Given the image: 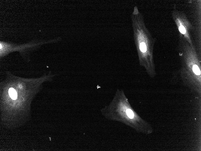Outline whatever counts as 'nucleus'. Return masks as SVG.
<instances>
[{"label":"nucleus","mask_w":201,"mask_h":151,"mask_svg":"<svg viewBox=\"0 0 201 151\" xmlns=\"http://www.w3.org/2000/svg\"><path fill=\"white\" fill-rule=\"evenodd\" d=\"M171 14L177 28L179 37L183 38L191 44H194L191 36L194 27L186 14L183 11L175 9L172 11Z\"/></svg>","instance_id":"obj_3"},{"label":"nucleus","mask_w":201,"mask_h":151,"mask_svg":"<svg viewBox=\"0 0 201 151\" xmlns=\"http://www.w3.org/2000/svg\"><path fill=\"white\" fill-rule=\"evenodd\" d=\"M178 49L181 67V78L192 84L200 85L201 80V55L194 44H191L179 37Z\"/></svg>","instance_id":"obj_2"},{"label":"nucleus","mask_w":201,"mask_h":151,"mask_svg":"<svg viewBox=\"0 0 201 151\" xmlns=\"http://www.w3.org/2000/svg\"><path fill=\"white\" fill-rule=\"evenodd\" d=\"M47 42H32L16 44L3 41L0 42V57L3 58L13 52L17 51L23 55L27 52L34 49Z\"/></svg>","instance_id":"obj_4"},{"label":"nucleus","mask_w":201,"mask_h":151,"mask_svg":"<svg viewBox=\"0 0 201 151\" xmlns=\"http://www.w3.org/2000/svg\"><path fill=\"white\" fill-rule=\"evenodd\" d=\"M126 113L128 116L130 118H132L134 117V114L132 111L130 109H127L126 110Z\"/></svg>","instance_id":"obj_5"},{"label":"nucleus","mask_w":201,"mask_h":151,"mask_svg":"<svg viewBox=\"0 0 201 151\" xmlns=\"http://www.w3.org/2000/svg\"><path fill=\"white\" fill-rule=\"evenodd\" d=\"M133 37L140 65L151 77L156 74L153 50L156 39L146 27L142 14L135 6L131 15Z\"/></svg>","instance_id":"obj_1"}]
</instances>
